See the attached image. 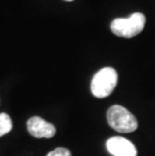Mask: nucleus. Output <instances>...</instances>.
<instances>
[{"mask_svg": "<svg viewBox=\"0 0 155 156\" xmlns=\"http://www.w3.org/2000/svg\"><path fill=\"white\" fill-rule=\"evenodd\" d=\"M107 120L111 128L119 133L134 132L138 127V122L134 115L126 108L119 105L109 108L107 112Z\"/></svg>", "mask_w": 155, "mask_h": 156, "instance_id": "1", "label": "nucleus"}, {"mask_svg": "<svg viewBox=\"0 0 155 156\" xmlns=\"http://www.w3.org/2000/svg\"><path fill=\"white\" fill-rule=\"evenodd\" d=\"M144 14L135 12L127 18H116L111 23L112 32L120 37L131 38L139 34L145 26Z\"/></svg>", "mask_w": 155, "mask_h": 156, "instance_id": "2", "label": "nucleus"}, {"mask_svg": "<svg viewBox=\"0 0 155 156\" xmlns=\"http://www.w3.org/2000/svg\"><path fill=\"white\" fill-rule=\"evenodd\" d=\"M118 75L113 68H103L96 73L91 83V92L96 98H106L117 86Z\"/></svg>", "mask_w": 155, "mask_h": 156, "instance_id": "3", "label": "nucleus"}, {"mask_svg": "<svg viewBox=\"0 0 155 156\" xmlns=\"http://www.w3.org/2000/svg\"><path fill=\"white\" fill-rule=\"evenodd\" d=\"M27 130L29 134L35 138H51L55 135V127L51 123L45 121L37 116L31 117L27 121Z\"/></svg>", "mask_w": 155, "mask_h": 156, "instance_id": "4", "label": "nucleus"}, {"mask_svg": "<svg viewBox=\"0 0 155 156\" xmlns=\"http://www.w3.org/2000/svg\"><path fill=\"white\" fill-rule=\"evenodd\" d=\"M106 146L108 151L113 156H137L134 144L120 136L111 137L107 141Z\"/></svg>", "mask_w": 155, "mask_h": 156, "instance_id": "5", "label": "nucleus"}, {"mask_svg": "<svg viewBox=\"0 0 155 156\" xmlns=\"http://www.w3.org/2000/svg\"><path fill=\"white\" fill-rule=\"evenodd\" d=\"M12 129V121L8 114L1 113L0 114V137L9 133Z\"/></svg>", "mask_w": 155, "mask_h": 156, "instance_id": "6", "label": "nucleus"}, {"mask_svg": "<svg viewBox=\"0 0 155 156\" xmlns=\"http://www.w3.org/2000/svg\"><path fill=\"white\" fill-rule=\"evenodd\" d=\"M47 156H72V153L67 148L58 147V148H55V150L48 152Z\"/></svg>", "mask_w": 155, "mask_h": 156, "instance_id": "7", "label": "nucleus"}, {"mask_svg": "<svg viewBox=\"0 0 155 156\" xmlns=\"http://www.w3.org/2000/svg\"><path fill=\"white\" fill-rule=\"evenodd\" d=\"M65 1H72V0H65Z\"/></svg>", "mask_w": 155, "mask_h": 156, "instance_id": "8", "label": "nucleus"}]
</instances>
